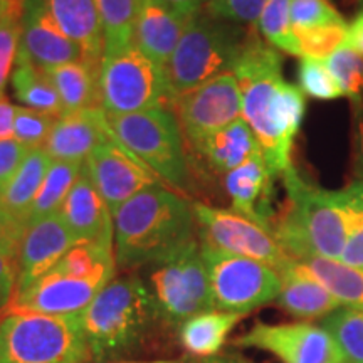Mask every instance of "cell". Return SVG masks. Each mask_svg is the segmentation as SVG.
<instances>
[{
  "instance_id": "6da1fadb",
  "label": "cell",
  "mask_w": 363,
  "mask_h": 363,
  "mask_svg": "<svg viewBox=\"0 0 363 363\" xmlns=\"http://www.w3.org/2000/svg\"><path fill=\"white\" fill-rule=\"evenodd\" d=\"M233 74L242 96V118L251 126L274 177L293 169V148L306 113L305 93L283 78V57L259 35L247 34Z\"/></svg>"
},
{
  "instance_id": "7a4b0ae2",
  "label": "cell",
  "mask_w": 363,
  "mask_h": 363,
  "mask_svg": "<svg viewBox=\"0 0 363 363\" xmlns=\"http://www.w3.org/2000/svg\"><path fill=\"white\" fill-rule=\"evenodd\" d=\"M116 267L150 266L197 239L194 203L165 185L145 189L113 216Z\"/></svg>"
},
{
  "instance_id": "3957f363",
  "label": "cell",
  "mask_w": 363,
  "mask_h": 363,
  "mask_svg": "<svg viewBox=\"0 0 363 363\" xmlns=\"http://www.w3.org/2000/svg\"><path fill=\"white\" fill-rule=\"evenodd\" d=\"M286 203L276 214L271 233L291 259L321 256L342 257L347 242V216L342 190H326L288 170L281 177Z\"/></svg>"
},
{
  "instance_id": "277c9868",
  "label": "cell",
  "mask_w": 363,
  "mask_h": 363,
  "mask_svg": "<svg viewBox=\"0 0 363 363\" xmlns=\"http://www.w3.org/2000/svg\"><path fill=\"white\" fill-rule=\"evenodd\" d=\"M79 320L89 358L103 363L133 352L158 316L148 284L138 276H125L104 286Z\"/></svg>"
},
{
  "instance_id": "5b68a950",
  "label": "cell",
  "mask_w": 363,
  "mask_h": 363,
  "mask_svg": "<svg viewBox=\"0 0 363 363\" xmlns=\"http://www.w3.org/2000/svg\"><path fill=\"white\" fill-rule=\"evenodd\" d=\"M88 345L79 315L0 311V363H84Z\"/></svg>"
},
{
  "instance_id": "8992f818",
  "label": "cell",
  "mask_w": 363,
  "mask_h": 363,
  "mask_svg": "<svg viewBox=\"0 0 363 363\" xmlns=\"http://www.w3.org/2000/svg\"><path fill=\"white\" fill-rule=\"evenodd\" d=\"M246 35L238 24L207 11L194 13L165 66L172 98L233 71Z\"/></svg>"
},
{
  "instance_id": "52a82bcc",
  "label": "cell",
  "mask_w": 363,
  "mask_h": 363,
  "mask_svg": "<svg viewBox=\"0 0 363 363\" xmlns=\"http://www.w3.org/2000/svg\"><path fill=\"white\" fill-rule=\"evenodd\" d=\"M113 136L131 155L179 192L189 185V158L185 153L184 133L169 106L108 116Z\"/></svg>"
},
{
  "instance_id": "ba28073f",
  "label": "cell",
  "mask_w": 363,
  "mask_h": 363,
  "mask_svg": "<svg viewBox=\"0 0 363 363\" xmlns=\"http://www.w3.org/2000/svg\"><path fill=\"white\" fill-rule=\"evenodd\" d=\"M99 101L108 116L169 106L172 94L165 67L133 44L103 56L98 72Z\"/></svg>"
},
{
  "instance_id": "9c48e42d",
  "label": "cell",
  "mask_w": 363,
  "mask_h": 363,
  "mask_svg": "<svg viewBox=\"0 0 363 363\" xmlns=\"http://www.w3.org/2000/svg\"><path fill=\"white\" fill-rule=\"evenodd\" d=\"M152 266L148 288L158 321L179 328L189 318L214 310L211 284L197 239Z\"/></svg>"
},
{
  "instance_id": "30bf717a",
  "label": "cell",
  "mask_w": 363,
  "mask_h": 363,
  "mask_svg": "<svg viewBox=\"0 0 363 363\" xmlns=\"http://www.w3.org/2000/svg\"><path fill=\"white\" fill-rule=\"evenodd\" d=\"M201 254L211 284L214 310L246 316L256 308L276 301L281 274L264 262L222 252L201 244Z\"/></svg>"
},
{
  "instance_id": "8fae6325",
  "label": "cell",
  "mask_w": 363,
  "mask_h": 363,
  "mask_svg": "<svg viewBox=\"0 0 363 363\" xmlns=\"http://www.w3.org/2000/svg\"><path fill=\"white\" fill-rule=\"evenodd\" d=\"M194 214L201 244L261 261L279 272L291 264L293 259L279 246L271 230L235 211L195 202Z\"/></svg>"
},
{
  "instance_id": "7c38bea8",
  "label": "cell",
  "mask_w": 363,
  "mask_h": 363,
  "mask_svg": "<svg viewBox=\"0 0 363 363\" xmlns=\"http://www.w3.org/2000/svg\"><path fill=\"white\" fill-rule=\"evenodd\" d=\"M169 110L189 145L242 118V96L233 71L174 96Z\"/></svg>"
},
{
  "instance_id": "4fadbf2b",
  "label": "cell",
  "mask_w": 363,
  "mask_h": 363,
  "mask_svg": "<svg viewBox=\"0 0 363 363\" xmlns=\"http://www.w3.org/2000/svg\"><path fill=\"white\" fill-rule=\"evenodd\" d=\"M242 348L271 353L281 363H345L337 342L321 325L308 321L256 323L235 340Z\"/></svg>"
},
{
  "instance_id": "5bb4252c",
  "label": "cell",
  "mask_w": 363,
  "mask_h": 363,
  "mask_svg": "<svg viewBox=\"0 0 363 363\" xmlns=\"http://www.w3.org/2000/svg\"><path fill=\"white\" fill-rule=\"evenodd\" d=\"M84 169L88 170L111 216H115L118 208L136 194L162 184V180L143 162L116 142L115 136L98 145L89 153L84 160Z\"/></svg>"
},
{
  "instance_id": "9a60e30c",
  "label": "cell",
  "mask_w": 363,
  "mask_h": 363,
  "mask_svg": "<svg viewBox=\"0 0 363 363\" xmlns=\"http://www.w3.org/2000/svg\"><path fill=\"white\" fill-rule=\"evenodd\" d=\"M17 62H30L40 71L84 61L83 51L52 19L45 0H26Z\"/></svg>"
},
{
  "instance_id": "2e32d148",
  "label": "cell",
  "mask_w": 363,
  "mask_h": 363,
  "mask_svg": "<svg viewBox=\"0 0 363 363\" xmlns=\"http://www.w3.org/2000/svg\"><path fill=\"white\" fill-rule=\"evenodd\" d=\"M108 283L48 271L24 291L16 293L9 308L43 315H79Z\"/></svg>"
},
{
  "instance_id": "e0dca14e",
  "label": "cell",
  "mask_w": 363,
  "mask_h": 363,
  "mask_svg": "<svg viewBox=\"0 0 363 363\" xmlns=\"http://www.w3.org/2000/svg\"><path fill=\"white\" fill-rule=\"evenodd\" d=\"M78 242L59 214L26 224L17 256V289L24 291L40 276L51 271L65 254Z\"/></svg>"
},
{
  "instance_id": "ac0fdd59",
  "label": "cell",
  "mask_w": 363,
  "mask_h": 363,
  "mask_svg": "<svg viewBox=\"0 0 363 363\" xmlns=\"http://www.w3.org/2000/svg\"><path fill=\"white\" fill-rule=\"evenodd\" d=\"M111 138L113 131L103 108H89L59 116L43 148L52 160L84 163L98 145Z\"/></svg>"
},
{
  "instance_id": "d6986e66",
  "label": "cell",
  "mask_w": 363,
  "mask_h": 363,
  "mask_svg": "<svg viewBox=\"0 0 363 363\" xmlns=\"http://www.w3.org/2000/svg\"><path fill=\"white\" fill-rule=\"evenodd\" d=\"M274 179L262 153L225 174L224 189L233 203V211L271 230L276 219L272 207Z\"/></svg>"
},
{
  "instance_id": "ffe728a7",
  "label": "cell",
  "mask_w": 363,
  "mask_h": 363,
  "mask_svg": "<svg viewBox=\"0 0 363 363\" xmlns=\"http://www.w3.org/2000/svg\"><path fill=\"white\" fill-rule=\"evenodd\" d=\"M57 214L78 242H101L115 247L113 216L84 167Z\"/></svg>"
},
{
  "instance_id": "44dd1931",
  "label": "cell",
  "mask_w": 363,
  "mask_h": 363,
  "mask_svg": "<svg viewBox=\"0 0 363 363\" xmlns=\"http://www.w3.org/2000/svg\"><path fill=\"white\" fill-rule=\"evenodd\" d=\"M189 19L162 0H143L135 26L133 45L155 65L165 67L174 56Z\"/></svg>"
},
{
  "instance_id": "7402d4cb",
  "label": "cell",
  "mask_w": 363,
  "mask_h": 363,
  "mask_svg": "<svg viewBox=\"0 0 363 363\" xmlns=\"http://www.w3.org/2000/svg\"><path fill=\"white\" fill-rule=\"evenodd\" d=\"M52 19L83 51L86 65L99 71L104 56L101 19L94 0H45Z\"/></svg>"
},
{
  "instance_id": "603a6c76",
  "label": "cell",
  "mask_w": 363,
  "mask_h": 363,
  "mask_svg": "<svg viewBox=\"0 0 363 363\" xmlns=\"http://www.w3.org/2000/svg\"><path fill=\"white\" fill-rule=\"evenodd\" d=\"M190 148L212 172L224 175L262 153L256 135L244 118L203 136Z\"/></svg>"
},
{
  "instance_id": "cb8c5ba5",
  "label": "cell",
  "mask_w": 363,
  "mask_h": 363,
  "mask_svg": "<svg viewBox=\"0 0 363 363\" xmlns=\"http://www.w3.org/2000/svg\"><path fill=\"white\" fill-rule=\"evenodd\" d=\"M281 274V289L276 303L288 315L301 320H315L325 318L330 313L338 310L340 303L318 284L310 276L303 274L293 267V261Z\"/></svg>"
},
{
  "instance_id": "d4e9b609",
  "label": "cell",
  "mask_w": 363,
  "mask_h": 363,
  "mask_svg": "<svg viewBox=\"0 0 363 363\" xmlns=\"http://www.w3.org/2000/svg\"><path fill=\"white\" fill-rule=\"evenodd\" d=\"M293 267L321 284L343 308L363 310V271L340 259L308 256L293 259Z\"/></svg>"
},
{
  "instance_id": "484cf974",
  "label": "cell",
  "mask_w": 363,
  "mask_h": 363,
  "mask_svg": "<svg viewBox=\"0 0 363 363\" xmlns=\"http://www.w3.org/2000/svg\"><path fill=\"white\" fill-rule=\"evenodd\" d=\"M242 318L244 315H239V313L219 310L195 315L177 328L180 345L190 355L201 358L216 357L224 347L230 331Z\"/></svg>"
},
{
  "instance_id": "4316f807",
  "label": "cell",
  "mask_w": 363,
  "mask_h": 363,
  "mask_svg": "<svg viewBox=\"0 0 363 363\" xmlns=\"http://www.w3.org/2000/svg\"><path fill=\"white\" fill-rule=\"evenodd\" d=\"M44 72L56 88L65 113L101 108L98 86L99 71L84 61L67 62Z\"/></svg>"
},
{
  "instance_id": "83f0119b",
  "label": "cell",
  "mask_w": 363,
  "mask_h": 363,
  "mask_svg": "<svg viewBox=\"0 0 363 363\" xmlns=\"http://www.w3.org/2000/svg\"><path fill=\"white\" fill-rule=\"evenodd\" d=\"M51 163L52 158L44 152V148H33L27 153L16 175L0 192L2 207L24 224L27 212L33 206L34 199L38 197Z\"/></svg>"
},
{
  "instance_id": "f1b7e54d",
  "label": "cell",
  "mask_w": 363,
  "mask_h": 363,
  "mask_svg": "<svg viewBox=\"0 0 363 363\" xmlns=\"http://www.w3.org/2000/svg\"><path fill=\"white\" fill-rule=\"evenodd\" d=\"M13 94L17 101L35 111L52 116L65 115L61 98L44 71L30 62H17L11 76Z\"/></svg>"
},
{
  "instance_id": "f546056e",
  "label": "cell",
  "mask_w": 363,
  "mask_h": 363,
  "mask_svg": "<svg viewBox=\"0 0 363 363\" xmlns=\"http://www.w3.org/2000/svg\"><path fill=\"white\" fill-rule=\"evenodd\" d=\"M83 167L84 163L78 162L52 160L43 185H40L38 197L34 199L33 206L27 212L26 224L57 214L62 202L66 201L67 194L71 192L72 185L76 184L81 172H83Z\"/></svg>"
},
{
  "instance_id": "4dcf8cb0",
  "label": "cell",
  "mask_w": 363,
  "mask_h": 363,
  "mask_svg": "<svg viewBox=\"0 0 363 363\" xmlns=\"http://www.w3.org/2000/svg\"><path fill=\"white\" fill-rule=\"evenodd\" d=\"M101 19L104 54L133 44L135 26L143 0H94Z\"/></svg>"
},
{
  "instance_id": "1f68e13d",
  "label": "cell",
  "mask_w": 363,
  "mask_h": 363,
  "mask_svg": "<svg viewBox=\"0 0 363 363\" xmlns=\"http://www.w3.org/2000/svg\"><path fill=\"white\" fill-rule=\"evenodd\" d=\"M321 326L337 342L345 363H363V310L342 306L325 316Z\"/></svg>"
},
{
  "instance_id": "d6a6232c",
  "label": "cell",
  "mask_w": 363,
  "mask_h": 363,
  "mask_svg": "<svg viewBox=\"0 0 363 363\" xmlns=\"http://www.w3.org/2000/svg\"><path fill=\"white\" fill-rule=\"evenodd\" d=\"M257 27L267 44L279 52L301 57V49L291 24V0H269L257 21Z\"/></svg>"
},
{
  "instance_id": "836d02e7",
  "label": "cell",
  "mask_w": 363,
  "mask_h": 363,
  "mask_svg": "<svg viewBox=\"0 0 363 363\" xmlns=\"http://www.w3.org/2000/svg\"><path fill=\"white\" fill-rule=\"evenodd\" d=\"M347 216V242L340 261L363 271V182L342 189Z\"/></svg>"
},
{
  "instance_id": "e575fe53",
  "label": "cell",
  "mask_w": 363,
  "mask_h": 363,
  "mask_svg": "<svg viewBox=\"0 0 363 363\" xmlns=\"http://www.w3.org/2000/svg\"><path fill=\"white\" fill-rule=\"evenodd\" d=\"M331 76L352 103H360L363 96V56L347 44L325 59Z\"/></svg>"
},
{
  "instance_id": "d590c367",
  "label": "cell",
  "mask_w": 363,
  "mask_h": 363,
  "mask_svg": "<svg viewBox=\"0 0 363 363\" xmlns=\"http://www.w3.org/2000/svg\"><path fill=\"white\" fill-rule=\"evenodd\" d=\"M347 33L348 22L316 27V29L294 30L299 49H301V57H311L318 61H325L337 49L347 44Z\"/></svg>"
},
{
  "instance_id": "8d00e7d4",
  "label": "cell",
  "mask_w": 363,
  "mask_h": 363,
  "mask_svg": "<svg viewBox=\"0 0 363 363\" xmlns=\"http://www.w3.org/2000/svg\"><path fill=\"white\" fill-rule=\"evenodd\" d=\"M299 89L310 98L320 101H333L343 96V91L323 61L311 57H301L298 65Z\"/></svg>"
},
{
  "instance_id": "74e56055",
  "label": "cell",
  "mask_w": 363,
  "mask_h": 363,
  "mask_svg": "<svg viewBox=\"0 0 363 363\" xmlns=\"http://www.w3.org/2000/svg\"><path fill=\"white\" fill-rule=\"evenodd\" d=\"M57 116L48 113L30 110V108L17 106L16 120H13V140L26 145L27 148H43Z\"/></svg>"
},
{
  "instance_id": "f35d334b",
  "label": "cell",
  "mask_w": 363,
  "mask_h": 363,
  "mask_svg": "<svg viewBox=\"0 0 363 363\" xmlns=\"http://www.w3.org/2000/svg\"><path fill=\"white\" fill-rule=\"evenodd\" d=\"M347 22L330 0H291L293 30L316 29V27Z\"/></svg>"
},
{
  "instance_id": "ab89813d",
  "label": "cell",
  "mask_w": 363,
  "mask_h": 363,
  "mask_svg": "<svg viewBox=\"0 0 363 363\" xmlns=\"http://www.w3.org/2000/svg\"><path fill=\"white\" fill-rule=\"evenodd\" d=\"M269 0H211L206 11L233 24H257Z\"/></svg>"
},
{
  "instance_id": "60d3db41",
  "label": "cell",
  "mask_w": 363,
  "mask_h": 363,
  "mask_svg": "<svg viewBox=\"0 0 363 363\" xmlns=\"http://www.w3.org/2000/svg\"><path fill=\"white\" fill-rule=\"evenodd\" d=\"M22 17H9L0 22V98L4 96L7 79L19 52Z\"/></svg>"
},
{
  "instance_id": "b9f144b4",
  "label": "cell",
  "mask_w": 363,
  "mask_h": 363,
  "mask_svg": "<svg viewBox=\"0 0 363 363\" xmlns=\"http://www.w3.org/2000/svg\"><path fill=\"white\" fill-rule=\"evenodd\" d=\"M26 224L0 207V256L17 259Z\"/></svg>"
},
{
  "instance_id": "7bdbcfd3",
  "label": "cell",
  "mask_w": 363,
  "mask_h": 363,
  "mask_svg": "<svg viewBox=\"0 0 363 363\" xmlns=\"http://www.w3.org/2000/svg\"><path fill=\"white\" fill-rule=\"evenodd\" d=\"M30 148L13 138L0 140V192L19 170Z\"/></svg>"
},
{
  "instance_id": "ee69618b",
  "label": "cell",
  "mask_w": 363,
  "mask_h": 363,
  "mask_svg": "<svg viewBox=\"0 0 363 363\" xmlns=\"http://www.w3.org/2000/svg\"><path fill=\"white\" fill-rule=\"evenodd\" d=\"M352 104V167L355 179L363 182V101Z\"/></svg>"
},
{
  "instance_id": "f6af8a7d",
  "label": "cell",
  "mask_w": 363,
  "mask_h": 363,
  "mask_svg": "<svg viewBox=\"0 0 363 363\" xmlns=\"http://www.w3.org/2000/svg\"><path fill=\"white\" fill-rule=\"evenodd\" d=\"M17 289V259L0 256V311L7 310Z\"/></svg>"
},
{
  "instance_id": "bcb514c9",
  "label": "cell",
  "mask_w": 363,
  "mask_h": 363,
  "mask_svg": "<svg viewBox=\"0 0 363 363\" xmlns=\"http://www.w3.org/2000/svg\"><path fill=\"white\" fill-rule=\"evenodd\" d=\"M347 45L355 49L363 56V7L355 13V17L348 22L347 33Z\"/></svg>"
},
{
  "instance_id": "7dc6e473",
  "label": "cell",
  "mask_w": 363,
  "mask_h": 363,
  "mask_svg": "<svg viewBox=\"0 0 363 363\" xmlns=\"http://www.w3.org/2000/svg\"><path fill=\"white\" fill-rule=\"evenodd\" d=\"M16 110L6 98H0V140L12 138L13 136V120H16Z\"/></svg>"
},
{
  "instance_id": "c3c4849f",
  "label": "cell",
  "mask_w": 363,
  "mask_h": 363,
  "mask_svg": "<svg viewBox=\"0 0 363 363\" xmlns=\"http://www.w3.org/2000/svg\"><path fill=\"white\" fill-rule=\"evenodd\" d=\"M162 2L182 13V16L192 17L194 13L203 11V7H207L211 0H162Z\"/></svg>"
},
{
  "instance_id": "681fc988",
  "label": "cell",
  "mask_w": 363,
  "mask_h": 363,
  "mask_svg": "<svg viewBox=\"0 0 363 363\" xmlns=\"http://www.w3.org/2000/svg\"><path fill=\"white\" fill-rule=\"evenodd\" d=\"M24 6L13 4L11 0H0V22L9 19V17H22Z\"/></svg>"
},
{
  "instance_id": "f907efd6",
  "label": "cell",
  "mask_w": 363,
  "mask_h": 363,
  "mask_svg": "<svg viewBox=\"0 0 363 363\" xmlns=\"http://www.w3.org/2000/svg\"><path fill=\"white\" fill-rule=\"evenodd\" d=\"M187 363H249V362L238 357H211V358H201V360L187 362Z\"/></svg>"
},
{
  "instance_id": "816d5d0a",
  "label": "cell",
  "mask_w": 363,
  "mask_h": 363,
  "mask_svg": "<svg viewBox=\"0 0 363 363\" xmlns=\"http://www.w3.org/2000/svg\"><path fill=\"white\" fill-rule=\"evenodd\" d=\"M120 363H179L175 360H152V362H120Z\"/></svg>"
},
{
  "instance_id": "f5cc1de1",
  "label": "cell",
  "mask_w": 363,
  "mask_h": 363,
  "mask_svg": "<svg viewBox=\"0 0 363 363\" xmlns=\"http://www.w3.org/2000/svg\"><path fill=\"white\" fill-rule=\"evenodd\" d=\"M11 2H13V4H19V6H24L26 0H11Z\"/></svg>"
},
{
  "instance_id": "db71d44e",
  "label": "cell",
  "mask_w": 363,
  "mask_h": 363,
  "mask_svg": "<svg viewBox=\"0 0 363 363\" xmlns=\"http://www.w3.org/2000/svg\"><path fill=\"white\" fill-rule=\"evenodd\" d=\"M0 207H2V201H0Z\"/></svg>"
}]
</instances>
